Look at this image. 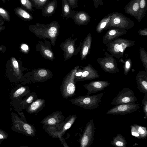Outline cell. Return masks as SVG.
Returning a JSON list of instances; mask_svg holds the SVG:
<instances>
[{
  "label": "cell",
  "mask_w": 147,
  "mask_h": 147,
  "mask_svg": "<svg viewBox=\"0 0 147 147\" xmlns=\"http://www.w3.org/2000/svg\"><path fill=\"white\" fill-rule=\"evenodd\" d=\"M77 118L76 115H69L65 119L62 123L57 125L51 126L44 125L42 127L49 136L53 138L59 139L64 147H69L63 136L66 131L72 125Z\"/></svg>",
  "instance_id": "1"
},
{
  "label": "cell",
  "mask_w": 147,
  "mask_h": 147,
  "mask_svg": "<svg viewBox=\"0 0 147 147\" xmlns=\"http://www.w3.org/2000/svg\"><path fill=\"white\" fill-rule=\"evenodd\" d=\"M59 25L58 22L53 21L49 24H41L37 23L35 25H30L29 28L31 31L38 36L50 38L53 43L59 33Z\"/></svg>",
  "instance_id": "2"
},
{
  "label": "cell",
  "mask_w": 147,
  "mask_h": 147,
  "mask_svg": "<svg viewBox=\"0 0 147 147\" xmlns=\"http://www.w3.org/2000/svg\"><path fill=\"white\" fill-rule=\"evenodd\" d=\"M11 116L12 122L11 127L12 130L28 136H36V130L32 124L24 121L14 113H11Z\"/></svg>",
  "instance_id": "3"
},
{
  "label": "cell",
  "mask_w": 147,
  "mask_h": 147,
  "mask_svg": "<svg viewBox=\"0 0 147 147\" xmlns=\"http://www.w3.org/2000/svg\"><path fill=\"white\" fill-rule=\"evenodd\" d=\"M105 92L93 95L81 96L72 99L70 101L72 104L86 109L92 110L97 108Z\"/></svg>",
  "instance_id": "4"
},
{
  "label": "cell",
  "mask_w": 147,
  "mask_h": 147,
  "mask_svg": "<svg viewBox=\"0 0 147 147\" xmlns=\"http://www.w3.org/2000/svg\"><path fill=\"white\" fill-rule=\"evenodd\" d=\"M78 67H75L64 79L60 90L62 97L65 99L76 95L75 74Z\"/></svg>",
  "instance_id": "5"
},
{
  "label": "cell",
  "mask_w": 147,
  "mask_h": 147,
  "mask_svg": "<svg viewBox=\"0 0 147 147\" xmlns=\"http://www.w3.org/2000/svg\"><path fill=\"white\" fill-rule=\"evenodd\" d=\"M140 108V104L135 102L115 105L107 112V114L120 115L135 112Z\"/></svg>",
  "instance_id": "6"
},
{
  "label": "cell",
  "mask_w": 147,
  "mask_h": 147,
  "mask_svg": "<svg viewBox=\"0 0 147 147\" xmlns=\"http://www.w3.org/2000/svg\"><path fill=\"white\" fill-rule=\"evenodd\" d=\"M95 125L93 119L90 120L85 126L83 134L80 139V147H90L94 138Z\"/></svg>",
  "instance_id": "7"
},
{
  "label": "cell",
  "mask_w": 147,
  "mask_h": 147,
  "mask_svg": "<svg viewBox=\"0 0 147 147\" xmlns=\"http://www.w3.org/2000/svg\"><path fill=\"white\" fill-rule=\"evenodd\" d=\"M137 98L134 92L128 88H125L119 92L117 95L112 101L110 105L119 104L136 102Z\"/></svg>",
  "instance_id": "8"
},
{
  "label": "cell",
  "mask_w": 147,
  "mask_h": 147,
  "mask_svg": "<svg viewBox=\"0 0 147 147\" xmlns=\"http://www.w3.org/2000/svg\"><path fill=\"white\" fill-rule=\"evenodd\" d=\"M31 92L28 86H20L16 87L11 92L10 98L11 105L16 109L27 95Z\"/></svg>",
  "instance_id": "9"
},
{
  "label": "cell",
  "mask_w": 147,
  "mask_h": 147,
  "mask_svg": "<svg viewBox=\"0 0 147 147\" xmlns=\"http://www.w3.org/2000/svg\"><path fill=\"white\" fill-rule=\"evenodd\" d=\"M134 24L132 20L122 14L118 12H113L107 25L109 26L127 27L132 26Z\"/></svg>",
  "instance_id": "10"
},
{
  "label": "cell",
  "mask_w": 147,
  "mask_h": 147,
  "mask_svg": "<svg viewBox=\"0 0 147 147\" xmlns=\"http://www.w3.org/2000/svg\"><path fill=\"white\" fill-rule=\"evenodd\" d=\"M65 117L61 111L53 112L45 117L41 123L47 126H57L62 123L64 120Z\"/></svg>",
  "instance_id": "11"
},
{
  "label": "cell",
  "mask_w": 147,
  "mask_h": 147,
  "mask_svg": "<svg viewBox=\"0 0 147 147\" xmlns=\"http://www.w3.org/2000/svg\"><path fill=\"white\" fill-rule=\"evenodd\" d=\"M38 98L36 93L32 92L27 95L14 110L17 113L25 110L34 101Z\"/></svg>",
  "instance_id": "12"
},
{
  "label": "cell",
  "mask_w": 147,
  "mask_h": 147,
  "mask_svg": "<svg viewBox=\"0 0 147 147\" xmlns=\"http://www.w3.org/2000/svg\"><path fill=\"white\" fill-rule=\"evenodd\" d=\"M140 0H131L124 8L125 12L137 20L139 13Z\"/></svg>",
  "instance_id": "13"
},
{
  "label": "cell",
  "mask_w": 147,
  "mask_h": 147,
  "mask_svg": "<svg viewBox=\"0 0 147 147\" xmlns=\"http://www.w3.org/2000/svg\"><path fill=\"white\" fill-rule=\"evenodd\" d=\"M45 100L44 98H38L33 102L26 108L29 114L36 113L40 111L45 106Z\"/></svg>",
  "instance_id": "14"
},
{
  "label": "cell",
  "mask_w": 147,
  "mask_h": 147,
  "mask_svg": "<svg viewBox=\"0 0 147 147\" xmlns=\"http://www.w3.org/2000/svg\"><path fill=\"white\" fill-rule=\"evenodd\" d=\"M131 135L139 139H145L147 136V130L146 127L137 124L131 125Z\"/></svg>",
  "instance_id": "15"
},
{
  "label": "cell",
  "mask_w": 147,
  "mask_h": 147,
  "mask_svg": "<svg viewBox=\"0 0 147 147\" xmlns=\"http://www.w3.org/2000/svg\"><path fill=\"white\" fill-rule=\"evenodd\" d=\"M108 85V84L107 83L95 82L88 84L85 85L84 86L88 91L87 95H90L103 90Z\"/></svg>",
  "instance_id": "16"
},
{
  "label": "cell",
  "mask_w": 147,
  "mask_h": 147,
  "mask_svg": "<svg viewBox=\"0 0 147 147\" xmlns=\"http://www.w3.org/2000/svg\"><path fill=\"white\" fill-rule=\"evenodd\" d=\"M73 19L76 24L83 25L88 23L91 19V17L85 12L76 11Z\"/></svg>",
  "instance_id": "17"
},
{
  "label": "cell",
  "mask_w": 147,
  "mask_h": 147,
  "mask_svg": "<svg viewBox=\"0 0 147 147\" xmlns=\"http://www.w3.org/2000/svg\"><path fill=\"white\" fill-rule=\"evenodd\" d=\"M57 0H53L48 2L42 9L43 16L50 17L52 16L57 7Z\"/></svg>",
  "instance_id": "18"
},
{
  "label": "cell",
  "mask_w": 147,
  "mask_h": 147,
  "mask_svg": "<svg viewBox=\"0 0 147 147\" xmlns=\"http://www.w3.org/2000/svg\"><path fill=\"white\" fill-rule=\"evenodd\" d=\"M62 4L63 16L67 19L70 18L73 19L76 11L72 9L67 0H62Z\"/></svg>",
  "instance_id": "19"
},
{
  "label": "cell",
  "mask_w": 147,
  "mask_h": 147,
  "mask_svg": "<svg viewBox=\"0 0 147 147\" xmlns=\"http://www.w3.org/2000/svg\"><path fill=\"white\" fill-rule=\"evenodd\" d=\"M15 14L24 20L30 21L34 19L32 16L22 7H18L14 9Z\"/></svg>",
  "instance_id": "20"
},
{
  "label": "cell",
  "mask_w": 147,
  "mask_h": 147,
  "mask_svg": "<svg viewBox=\"0 0 147 147\" xmlns=\"http://www.w3.org/2000/svg\"><path fill=\"white\" fill-rule=\"evenodd\" d=\"M111 144L116 147H126L127 143L123 136L121 134H118L113 138Z\"/></svg>",
  "instance_id": "21"
},
{
  "label": "cell",
  "mask_w": 147,
  "mask_h": 147,
  "mask_svg": "<svg viewBox=\"0 0 147 147\" xmlns=\"http://www.w3.org/2000/svg\"><path fill=\"white\" fill-rule=\"evenodd\" d=\"M63 50L65 51L66 57L70 58L73 54L74 51L73 42L68 40L64 43L63 45Z\"/></svg>",
  "instance_id": "22"
},
{
  "label": "cell",
  "mask_w": 147,
  "mask_h": 147,
  "mask_svg": "<svg viewBox=\"0 0 147 147\" xmlns=\"http://www.w3.org/2000/svg\"><path fill=\"white\" fill-rule=\"evenodd\" d=\"M34 75L35 80L37 81L41 82L47 79L49 76V73L45 69H41L37 71Z\"/></svg>",
  "instance_id": "23"
},
{
  "label": "cell",
  "mask_w": 147,
  "mask_h": 147,
  "mask_svg": "<svg viewBox=\"0 0 147 147\" xmlns=\"http://www.w3.org/2000/svg\"><path fill=\"white\" fill-rule=\"evenodd\" d=\"M147 0H140L139 13L137 20L140 22L144 18L147 9Z\"/></svg>",
  "instance_id": "24"
},
{
  "label": "cell",
  "mask_w": 147,
  "mask_h": 147,
  "mask_svg": "<svg viewBox=\"0 0 147 147\" xmlns=\"http://www.w3.org/2000/svg\"><path fill=\"white\" fill-rule=\"evenodd\" d=\"M32 5L37 9H42L49 0H31Z\"/></svg>",
  "instance_id": "25"
},
{
  "label": "cell",
  "mask_w": 147,
  "mask_h": 147,
  "mask_svg": "<svg viewBox=\"0 0 147 147\" xmlns=\"http://www.w3.org/2000/svg\"><path fill=\"white\" fill-rule=\"evenodd\" d=\"M42 54L47 58L52 60L54 58V56L52 52L50 49L43 46H41L40 48Z\"/></svg>",
  "instance_id": "26"
},
{
  "label": "cell",
  "mask_w": 147,
  "mask_h": 147,
  "mask_svg": "<svg viewBox=\"0 0 147 147\" xmlns=\"http://www.w3.org/2000/svg\"><path fill=\"white\" fill-rule=\"evenodd\" d=\"M111 15L112 13H111L102 19L98 24V27L100 29H103L106 26L110 21Z\"/></svg>",
  "instance_id": "27"
},
{
  "label": "cell",
  "mask_w": 147,
  "mask_h": 147,
  "mask_svg": "<svg viewBox=\"0 0 147 147\" xmlns=\"http://www.w3.org/2000/svg\"><path fill=\"white\" fill-rule=\"evenodd\" d=\"M21 6L31 11L33 10V5L30 0H20Z\"/></svg>",
  "instance_id": "28"
},
{
  "label": "cell",
  "mask_w": 147,
  "mask_h": 147,
  "mask_svg": "<svg viewBox=\"0 0 147 147\" xmlns=\"http://www.w3.org/2000/svg\"><path fill=\"white\" fill-rule=\"evenodd\" d=\"M0 16L5 21L9 22L10 20L9 13L3 7H0Z\"/></svg>",
  "instance_id": "29"
},
{
  "label": "cell",
  "mask_w": 147,
  "mask_h": 147,
  "mask_svg": "<svg viewBox=\"0 0 147 147\" xmlns=\"http://www.w3.org/2000/svg\"><path fill=\"white\" fill-rule=\"evenodd\" d=\"M143 105V111L144 113V118H147V94H145L142 101Z\"/></svg>",
  "instance_id": "30"
},
{
  "label": "cell",
  "mask_w": 147,
  "mask_h": 147,
  "mask_svg": "<svg viewBox=\"0 0 147 147\" xmlns=\"http://www.w3.org/2000/svg\"><path fill=\"white\" fill-rule=\"evenodd\" d=\"M8 134L5 131L0 129V139L4 140L7 139L8 137Z\"/></svg>",
  "instance_id": "31"
},
{
  "label": "cell",
  "mask_w": 147,
  "mask_h": 147,
  "mask_svg": "<svg viewBox=\"0 0 147 147\" xmlns=\"http://www.w3.org/2000/svg\"><path fill=\"white\" fill-rule=\"evenodd\" d=\"M71 7L75 8L78 7L77 5L78 0H67Z\"/></svg>",
  "instance_id": "32"
},
{
  "label": "cell",
  "mask_w": 147,
  "mask_h": 147,
  "mask_svg": "<svg viewBox=\"0 0 147 147\" xmlns=\"http://www.w3.org/2000/svg\"><path fill=\"white\" fill-rule=\"evenodd\" d=\"M123 43L120 45L118 44H116L114 46V49L115 51L116 52H118L119 51L123 52V49L122 47Z\"/></svg>",
  "instance_id": "33"
},
{
  "label": "cell",
  "mask_w": 147,
  "mask_h": 147,
  "mask_svg": "<svg viewBox=\"0 0 147 147\" xmlns=\"http://www.w3.org/2000/svg\"><path fill=\"white\" fill-rule=\"evenodd\" d=\"M94 5L96 8H97L100 5H102L103 3L102 1V0H93Z\"/></svg>",
  "instance_id": "34"
},
{
  "label": "cell",
  "mask_w": 147,
  "mask_h": 147,
  "mask_svg": "<svg viewBox=\"0 0 147 147\" xmlns=\"http://www.w3.org/2000/svg\"><path fill=\"white\" fill-rule=\"evenodd\" d=\"M12 62L13 66L16 69H18L19 65L17 61L14 58L12 59Z\"/></svg>",
  "instance_id": "35"
},
{
  "label": "cell",
  "mask_w": 147,
  "mask_h": 147,
  "mask_svg": "<svg viewBox=\"0 0 147 147\" xmlns=\"http://www.w3.org/2000/svg\"><path fill=\"white\" fill-rule=\"evenodd\" d=\"M88 48L87 46H84L82 49V55L84 56H85L87 54L88 51Z\"/></svg>",
  "instance_id": "36"
},
{
  "label": "cell",
  "mask_w": 147,
  "mask_h": 147,
  "mask_svg": "<svg viewBox=\"0 0 147 147\" xmlns=\"http://www.w3.org/2000/svg\"><path fill=\"white\" fill-rule=\"evenodd\" d=\"M21 49L24 52H27L29 49L28 46L26 44H23L21 46Z\"/></svg>",
  "instance_id": "37"
},
{
  "label": "cell",
  "mask_w": 147,
  "mask_h": 147,
  "mask_svg": "<svg viewBox=\"0 0 147 147\" xmlns=\"http://www.w3.org/2000/svg\"><path fill=\"white\" fill-rule=\"evenodd\" d=\"M89 74V73L88 71H85L82 73V75L79 77H80V78H85L88 76Z\"/></svg>",
  "instance_id": "38"
},
{
  "label": "cell",
  "mask_w": 147,
  "mask_h": 147,
  "mask_svg": "<svg viewBox=\"0 0 147 147\" xmlns=\"http://www.w3.org/2000/svg\"><path fill=\"white\" fill-rule=\"evenodd\" d=\"M19 115L20 116V118L22 119L23 120L25 121H26V117L25 116L23 112H20L18 113Z\"/></svg>",
  "instance_id": "39"
},
{
  "label": "cell",
  "mask_w": 147,
  "mask_h": 147,
  "mask_svg": "<svg viewBox=\"0 0 147 147\" xmlns=\"http://www.w3.org/2000/svg\"><path fill=\"white\" fill-rule=\"evenodd\" d=\"M106 67L109 68H112L114 67L113 64L111 63H107L105 64Z\"/></svg>",
  "instance_id": "40"
},
{
  "label": "cell",
  "mask_w": 147,
  "mask_h": 147,
  "mask_svg": "<svg viewBox=\"0 0 147 147\" xmlns=\"http://www.w3.org/2000/svg\"><path fill=\"white\" fill-rule=\"evenodd\" d=\"M116 31L115 30H112L110 31L109 32V35L111 36L114 35L116 33Z\"/></svg>",
  "instance_id": "41"
},
{
  "label": "cell",
  "mask_w": 147,
  "mask_h": 147,
  "mask_svg": "<svg viewBox=\"0 0 147 147\" xmlns=\"http://www.w3.org/2000/svg\"><path fill=\"white\" fill-rule=\"evenodd\" d=\"M82 72H77L75 74V76H77L78 77L80 76L82 74Z\"/></svg>",
  "instance_id": "42"
},
{
  "label": "cell",
  "mask_w": 147,
  "mask_h": 147,
  "mask_svg": "<svg viewBox=\"0 0 147 147\" xmlns=\"http://www.w3.org/2000/svg\"><path fill=\"white\" fill-rule=\"evenodd\" d=\"M4 24V20L0 16V26Z\"/></svg>",
  "instance_id": "43"
},
{
  "label": "cell",
  "mask_w": 147,
  "mask_h": 147,
  "mask_svg": "<svg viewBox=\"0 0 147 147\" xmlns=\"http://www.w3.org/2000/svg\"><path fill=\"white\" fill-rule=\"evenodd\" d=\"M130 66V64L128 61H127L126 63V67L127 68H128Z\"/></svg>",
  "instance_id": "44"
},
{
  "label": "cell",
  "mask_w": 147,
  "mask_h": 147,
  "mask_svg": "<svg viewBox=\"0 0 147 147\" xmlns=\"http://www.w3.org/2000/svg\"><path fill=\"white\" fill-rule=\"evenodd\" d=\"M4 28H5V27L4 26H0V31L3 30Z\"/></svg>",
  "instance_id": "45"
},
{
  "label": "cell",
  "mask_w": 147,
  "mask_h": 147,
  "mask_svg": "<svg viewBox=\"0 0 147 147\" xmlns=\"http://www.w3.org/2000/svg\"><path fill=\"white\" fill-rule=\"evenodd\" d=\"M3 140L0 139V147L1 146L0 145Z\"/></svg>",
  "instance_id": "46"
},
{
  "label": "cell",
  "mask_w": 147,
  "mask_h": 147,
  "mask_svg": "<svg viewBox=\"0 0 147 147\" xmlns=\"http://www.w3.org/2000/svg\"><path fill=\"white\" fill-rule=\"evenodd\" d=\"M2 1L3 3H5L6 2V0H0Z\"/></svg>",
  "instance_id": "47"
},
{
  "label": "cell",
  "mask_w": 147,
  "mask_h": 147,
  "mask_svg": "<svg viewBox=\"0 0 147 147\" xmlns=\"http://www.w3.org/2000/svg\"><path fill=\"white\" fill-rule=\"evenodd\" d=\"M117 0V1H121V0Z\"/></svg>",
  "instance_id": "48"
},
{
  "label": "cell",
  "mask_w": 147,
  "mask_h": 147,
  "mask_svg": "<svg viewBox=\"0 0 147 147\" xmlns=\"http://www.w3.org/2000/svg\"><path fill=\"white\" fill-rule=\"evenodd\" d=\"M8 0L9 1H10V0Z\"/></svg>",
  "instance_id": "49"
}]
</instances>
